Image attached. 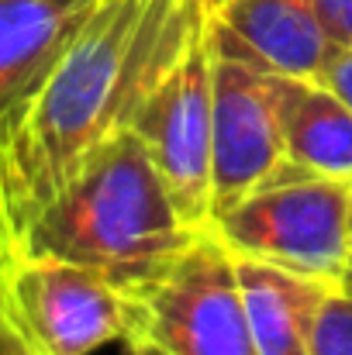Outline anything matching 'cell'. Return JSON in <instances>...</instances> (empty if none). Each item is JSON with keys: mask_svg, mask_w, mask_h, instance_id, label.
<instances>
[{"mask_svg": "<svg viewBox=\"0 0 352 355\" xmlns=\"http://www.w3.org/2000/svg\"><path fill=\"white\" fill-rule=\"evenodd\" d=\"M204 0H97L49 69L0 114V252L128 131L204 31Z\"/></svg>", "mask_w": 352, "mask_h": 355, "instance_id": "obj_1", "label": "cell"}, {"mask_svg": "<svg viewBox=\"0 0 352 355\" xmlns=\"http://www.w3.org/2000/svg\"><path fill=\"white\" fill-rule=\"evenodd\" d=\"M201 232L183 221L149 148L128 128L59 190L7 252L62 255L135 293Z\"/></svg>", "mask_w": 352, "mask_h": 355, "instance_id": "obj_2", "label": "cell"}, {"mask_svg": "<svg viewBox=\"0 0 352 355\" xmlns=\"http://www.w3.org/2000/svg\"><path fill=\"white\" fill-rule=\"evenodd\" d=\"M349 207L352 183L283 162L211 228L235 255L342 286L349 262Z\"/></svg>", "mask_w": 352, "mask_h": 355, "instance_id": "obj_3", "label": "cell"}, {"mask_svg": "<svg viewBox=\"0 0 352 355\" xmlns=\"http://www.w3.org/2000/svg\"><path fill=\"white\" fill-rule=\"evenodd\" d=\"M0 297L45 355H97L138 331L128 290L49 252H0Z\"/></svg>", "mask_w": 352, "mask_h": 355, "instance_id": "obj_4", "label": "cell"}, {"mask_svg": "<svg viewBox=\"0 0 352 355\" xmlns=\"http://www.w3.org/2000/svg\"><path fill=\"white\" fill-rule=\"evenodd\" d=\"M138 331L169 355H259L235 252L204 228L156 279L131 293Z\"/></svg>", "mask_w": 352, "mask_h": 355, "instance_id": "obj_5", "label": "cell"}, {"mask_svg": "<svg viewBox=\"0 0 352 355\" xmlns=\"http://www.w3.org/2000/svg\"><path fill=\"white\" fill-rule=\"evenodd\" d=\"M131 131L149 148L183 221L211 228V152H215V49L204 31L145 97Z\"/></svg>", "mask_w": 352, "mask_h": 355, "instance_id": "obj_6", "label": "cell"}, {"mask_svg": "<svg viewBox=\"0 0 352 355\" xmlns=\"http://www.w3.org/2000/svg\"><path fill=\"white\" fill-rule=\"evenodd\" d=\"M283 162L287 145L276 73L215 52L211 225L255 193Z\"/></svg>", "mask_w": 352, "mask_h": 355, "instance_id": "obj_7", "label": "cell"}, {"mask_svg": "<svg viewBox=\"0 0 352 355\" xmlns=\"http://www.w3.org/2000/svg\"><path fill=\"white\" fill-rule=\"evenodd\" d=\"M208 38L221 55L297 80H321L339 52L311 0H228L208 14Z\"/></svg>", "mask_w": 352, "mask_h": 355, "instance_id": "obj_8", "label": "cell"}, {"mask_svg": "<svg viewBox=\"0 0 352 355\" xmlns=\"http://www.w3.org/2000/svg\"><path fill=\"white\" fill-rule=\"evenodd\" d=\"M235 269L259 355H315L318 318L339 286L249 255H235Z\"/></svg>", "mask_w": 352, "mask_h": 355, "instance_id": "obj_9", "label": "cell"}, {"mask_svg": "<svg viewBox=\"0 0 352 355\" xmlns=\"http://www.w3.org/2000/svg\"><path fill=\"white\" fill-rule=\"evenodd\" d=\"M287 162L304 173L352 183V107L321 80L280 76Z\"/></svg>", "mask_w": 352, "mask_h": 355, "instance_id": "obj_10", "label": "cell"}, {"mask_svg": "<svg viewBox=\"0 0 352 355\" xmlns=\"http://www.w3.org/2000/svg\"><path fill=\"white\" fill-rule=\"evenodd\" d=\"M97 0H0V114L49 69Z\"/></svg>", "mask_w": 352, "mask_h": 355, "instance_id": "obj_11", "label": "cell"}, {"mask_svg": "<svg viewBox=\"0 0 352 355\" xmlns=\"http://www.w3.org/2000/svg\"><path fill=\"white\" fill-rule=\"evenodd\" d=\"M315 355H352V290H335L315 328Z\"/></svg>", "mask_w": 352, "mask_h": 355, "instance_id": "obj_12", "label": "cell"}, {"mask_svg": "<svg viewBox=\"0 0 352 355\" xmlns=\"http://www.w3.org/2000/svg\"><path fill=\"white\" fill-rule=\"evenodd\" d=\"M321 28L339 49H352V0H311Z\"/></svg>", "mask_w": 352, "mask_h": 355, "instance_id": "obj_13", "label": "cell"}, {"mask_svg": "<svg viewBox=\"0 0 352 355\" xmlns=\"http://www.w3.org/2000/svg\"><path fill=\"white\" fill-rule=\"evenodd\" d=\"M0 355H45L14 324V318H10L7 307H3V297H0Z\"/></svg>", "mask_w": 352, "mask_h": 355, "instance_id": "obj_14", "label": "cell"}, {"mask_svg": "<svg viewBox=\"0 0 352 355\" xmlns=\"http://www.w3.org/2000/svg\"><path fill=\"white\" fill-rule=\"evenodd\" d=\"M321 83H325L328 90H335L352 107V49H339V52L332 55V62H328Z\"/></svg>", "mask_w": 352, "mask_h": 355, "instance_id": "obj_15", "label": "cell"}, {"mask_svg": "<svg viewBox=\"0 0 352 355\" xmlns=\"http://www.w3.org/2000/svg\"><path fill=\"white\" fill-rule=\"evenodd\" d=\"M117 355H169V352L162 345H156L152 338H145V335H131V338L121 342V352Z\"/></svg>", "mask_w": 352, "mask_h": 355, "instance_id": "obj_16", "label": "cell"}, {"mask_svg": "<svg viewBox=\"0 0 352 355\" xmlns=\"http://www.w3.org/2000/svg\"><path fill=\"white\" fill-rule=\"evenodd\" d=\"M342 290H352V207H349V262H346V276H342Z\"/></svg>", "mask_w": 352, "mask_h": 355, "instance_id": "obj_17", "label": "cell"}, {"mask_svg": "<svg viewBox=\"0 0 352 355\" xmlns=\"http://www.w3.org/2000/svg\"><path fill=\"white\" fill-rule=\"evenodd\" d=\"M221 3H228V0H204V10H208V14H215Z\"/></svg>", "mask_w": 352, "mask_h": 355, "instance_id": "obj_18", "label": "cell"}]
</instances>
